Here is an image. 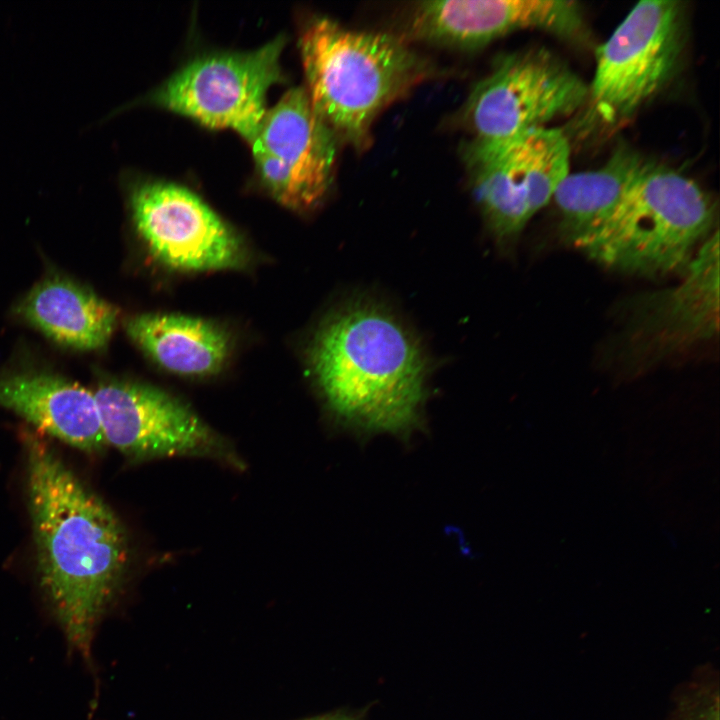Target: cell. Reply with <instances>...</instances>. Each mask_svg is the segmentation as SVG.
Returning a JSON list of instances; mask_svg holds the SVG:
<instances>
[{
  "mask_svg": "<svg viewBox=\"0 0 720 720\" xmlns=\"http://www.w3.org/2000/svg\"><path fill=\"white\" fill-rule=\"evenodd\" d=\"M714 206L690 177L652 161L578 249L620 272L662 277L684 272L707 239Z\"/></svg>",
  "mask_w": 720,
  "mask_h": 720,
  "instance_id": "277c9868",
  "label": "cell"
},
{
  "mask_svg": "<svg viewBox=\"0 0 720 720\" xmlns=\"http://www.w3.org/2000/svg\"><path fill=\"white\" fill-rule=\"evenodd\" d=\"M285 43L286 37L279 34L256 49L197 57L150 99L206 126L234 129L251 145L267 111L266 93L283 79L280 57Z\"/></svg>",
  "mask_w": 720,
  "mask_h": 720,
  "instance_id": "ba28073f",
  "label": "cell"
},
{
  "mask_svg": "<svg viewBox=\"0 0 720 720\" xmlns=\"http://www.w3.org/2000/svg\"><path fill=\"white\" fill-rule=\"evenodd\" d=\"M16 313L53 341L78 350H97L109 342L118 309L92 290L54 276L35 285Z\"/></svg>",
  "mask_w": 720,
  "mask_h": 720,
  "instance_id": "9a60e30c",
  "label": "cell"
},
{
  "mask_svg": "<svg viewBox=\"0 0 720 720\" xmlns=\"http://www.w3.org/2000/svg\"><path fill=\"white\" fill-rule=\"evenodd\" d=\"M648 160L631 147L615 149L599 168L569 173L552 200L560 215V228L569 244L578 248L605 219Z\"/></svg>",
  "mask_w": 720,
  "mask_h": 720,
  "instance_id": "e0dca14e",
  "label": "cell"
},
{
  "mask_svg": "<svg viewBox=\"0 0 720 720\" xmlns=\"http://www.w3.org/2000/svg\"><path fill=\"white\" fill-rule=\"evenodd\" d=\"M685 45L680 1L638 2L596 50L589 97L607 122L633 115L672 79Z\"/></svg>",
  "mask_w": 720,
  "mask_h": 720,
  "instance_id": "8992f818",
  "label": "cell"
},
{
  "mask_svg": "<svg viewBox=\"0 0 720 720\" xmlns=\"http://www.w3.org/2000/svg\"><path fill=\"white\" fill-rule=\"evenodd\" d=\"M128 206L137 233L160 263L183 272L241 269L247 248L199 196L168 182H133Z\"/></svg>",
  "mask_w": 720,
  "mask_h": 720,
  "instance_id": "30bf717a",
  "label": "cell"
},
{
  "mask_svg": "<svg viewBox=\"0 0 720 720\" xmlns=\"http://www.w3.org/2000/svg\"><path fill=\"white\" fill-rule=\"evenodd\" d=\"M675 287L634 303L626 328L627 352L656 361L711 338L719 321V233L701 245Z\"/></svg>",
  "mask_w": 720,
  "mask_h": 720,
  "instance_id": "7c38bea8",
  "label": "cell"
},
{
  "mask_svg": "<svg viewBox=\"0 0 720 720\" xmlns=\"http://www.w3.org/2000/svg\"><path fill=\"white\" fill-rule=\"evenodd\" d=\"M337 142L305 87H292L267 109L251 147L273 197L304 212L319 206L332 185Z\"/></svg>",
  "mask_w": 720,
  "mask_h": 720,
  "instance_id": "8fae6325",
  "label": "cell"
},
{
  "mask_svg": "<svg viewBox=\"0 0 720 720\" xmlns=\"http://www.w3.org/2000/svg\"><path fill=\"white\" fill-rule=\"evenodd\" d=\"M93 394L107 444L132 461L197 456L242 465L223 437L165 391L137 382L106 380Z\"/></svg>",
  "mask_w": 720,
  "mask_h": 720,
  "instance_id": "9c48e42d",
  "label": "cell"
},
{
  "mask_svg": "<svg viewBox=\"0 0 720 720\" xmlns=\"http://www.w3.org/2000/svg\"><path fill=\"white\" fill-rule=\"evenodd\" d=\"M310 101L338 141L363 151L380 112L434 73L400 37L349 30L317 17L301 33Z\"/></svg>",
  "mask_w": 720,
  "mask_h": 720,
  "instance_id": "3957f363",
  "label": "cell"
},
{
  "mask_svg": "<svg viewBox=\"0 0 720 720\" xmlns=\"http://www.w3.org/2000/svg\"><path fill=\"white\" fill-rule=\"evenodd\" d=\"M570 144L557 128H535L497 142L471 140L462 155L494 238L514 240L570 173Z\"/></svg>",
  "mask_w": 720,
  "mask_h": 720,
  "instance_id": "5b68a950",
  "label": "cell"
},
{
  "mask_svg": "<svg viewBox=\"0 0 720 720\" xmlns=\"http://www.w3.org/2000/svg\"><path fill=\"white\" fill-rule=\"evenodd\" d=\"M0 406L77 449L96 452L107 445L93 392L62 376L0 371Z\"/></svg>",
  "mask_w": 720,
  "mask_h": 720,
  "instance_id": "5bb4252c",
  "label": "cell"
},
{
  "mask_svg": "<svg viewBox=\"0 0 720 720\" xmlns=\"http://www.w3.org/2000/svg\"><path fill=\"white\" fill-rule=\"evenodd\" d=\"M367 708L363 710L341 709L301 720H365Z\"/></svg>",
  "mask_w": 720,
  "mask_h": 720,
  "instance_id": "ac0fdd59",
  "label": "cell"
},
{
  "mask_svg": "<svg viewBox=\"0 0 720 720\" xmlns=\"http://www.w3.org/2000/svg\"><path fill=\"white\" fill-rule=\"evenodd\" d=\"M309 364L326 408L345 429L406 440L422 427L427 360L383 306L355 301L335 311L311 342Z\"/></svg>",
  "mask_w": 720,
  "mask_h": 720,
  "instance_id": "7a4b0ae2",
  "label": "cell"
},
{
  "mask_svg": "<svg viewBox=\"0 0 720 720\" xmlns=\"http://www.w3.org/2000/svg\"><path fill=\"white\" fill-rule=\"evenodd\" d=\"M23 442L40 587L70 649L89 659L128 568V538L112 509L46 441L26 431Z\"/></svg>",
  "mask_w": 720,
  "mask_h": 720,
  "instance_id": "6da1fadb",
  "label": "cell"
},
{
  "mask_svg": "<svg viewBox=\"0 0 720 720\" xmlns=\"http://www.w3.org/2000/svg\"><path fill=\"white\" fill-rule=\"evenodd\" d=\"M124 328L159 366L183 376L219 373L231 350L230 336L222 327L194 316L143 313L128 317Z\"/></svg>",
  "mask_w": 720,
  "mask_h": 720,
  "instance_id": "2e32d148",
  "label": "cell"
},
{
  "mask_svg": "<svg viewBox=\"0 0 720 720\" xmlns=\"http://www.w3.org/2000/svg\"><path fill=\"white\" fill-rule=\"evenodd\" d=\"M589 97V87L544 48L500 57L479 81L461 111L473 139L497 142L570 115Z\"/></svg>",
  "mask_w": 720,
  "mask_h": 720,
  "instance_id": "52a82bcc",
  "label": "cell"
},
{
  "mask_svg": "<svg viewBox=\"0 0 720 720\" xmlns=\"http://www.w3.org/2000/svg\"><path fill=\"white\" fill-rule=\"evenodd\" d=\"M407 26L413 39L463 50L526 29L568 40L586 33L583 10L570 0L423 1L412 7Z\"/></svg>",
  "mask_w": 720,
  "mask_h": 720,
  "instance_id": "4fadbf2b",
  "label": "cell"
}]
</instances>
